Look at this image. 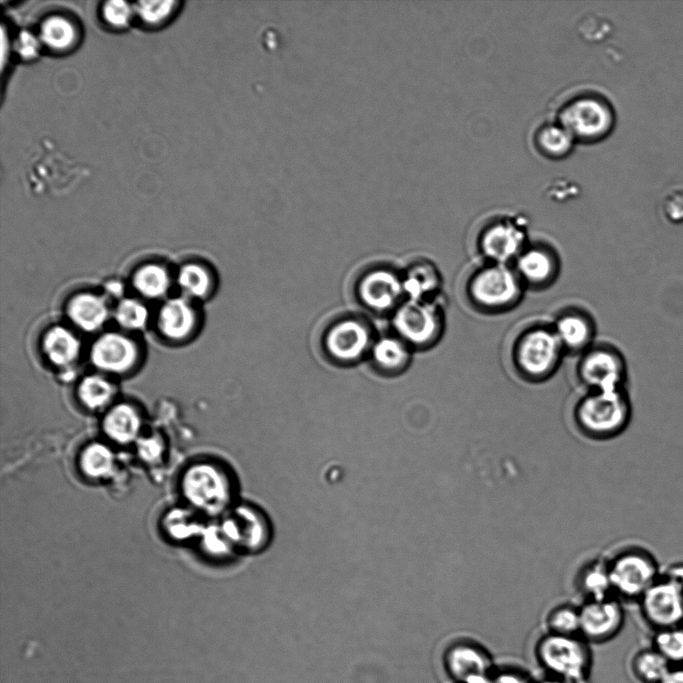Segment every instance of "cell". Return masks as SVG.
Instances as JSON below:
<instances>
[{
  "label": "cell",
  "instance_id": "obj_41",
  "mask_svg": "<svg viewBox=\"0 0 683 683\" xmlns=\"http://www.w3.org/2000/svg\"><path fill=\"white\" fill-rule=\"evenodd\" d=\"M161 449L160 442L154 438L145 439L140 445L142 456L152 458Z\"/></svg>",
  "mask_w": 683,
  "mask_h": 683
},
{
  "label": "cell",
  "instance_id": "obj_25",
  "mask_svg": "<svg viewBox=\"0 0 683 683\" xmlns=\"http://www.w3.org/2000/svg\"><path fill=\"white\" fill-rule=\"evenodd\" d=\"M141 425L140 417L134 407L121 403L106 414L103 429L106 435L118 443L134 440Z\"/></svg>",
  "mask_w": 683,
  "mask_h": 683
},
{
  "label": "cell",
  "instance_id": "obj_38",
  "mask_svg": "<svg viewBox=\"0 0 683 683\" xmlns=\"http://www.w3.org/2000/svg\"><path fill=\"white\" fill-rule=\"evenodd\" d=\"M132 16V8L124 1L114 0L103 6V17L110 25L121 28L126 26Z\"/></svg>",
  "mask_w": 683,
  "mask_h": 683
},
{
  "label": "cell",
  "instance_id": "obj_21",
  "mask_svg": "<svg viewBox=\"0 0 683 683\" xmlns=\"http://www.w3.org/2000/svg\"><path fill=\"white\" fill-rule=\"evenodd\" d=\"M196 315L191 305L183 298L167 300L160 308L157 326L163 336L170 340H182L193 330Z\"/></svg>",
  "mask_w": 683,
  "mask_h": 683
},
{
  "label": "cell",
  "instance_id": "obj_1",
  "mask_svg": "<svg viewBox=\"0 0 683 683\" xmlns=\"http://www.w3.org/2000/svg\"><path fill=\"white\" fill-rule=\"evenodd\" d=\"M566 355L549 319H531L515 328L507 345L513 373L527 383L552 378Z\"/></svg>",
  "mask_w": 683,
  "mask_h": 683
},
{
  "label": "cell",
  "instance_id": "obj_6",
  "mask_svg": "<svg viewBox=\"0 0 683 683\" xmlns=\"http://www.w3.org/2000/svg\"><path fill=\"white\" fill-rule=\"evenodd\" d=\"M530 239L524 215L497 212L484 217L476 226L473 248L481 261L512 265Z\"/></svg>",
  "mask_w": 683,
  "mask_h": 683
},
{
  "label": "cell",
  "instance_id": "obj_23",
  "mask_svg": "<svg viewBox=\"0 0 683 683\" xmlns=\"http://www.w3.org/2000/svg\"><path fill=\"white\" fill-rule=\"evenodd\" d=\"M81 343L76 335L64 326L49 328L42 338V349L55 366L66 367L79 356Z\"/></svg>",
  "mask_w": 683,
  "mask_h": 683
},
{
  "label": "cell",
  "instance_id": "obj_32",
  "mask_svg": "<svg viewBox=\"0 0 683 683\" xmlns=\"http://www.w3.org/2000/svg\"><path fill=\"white\" fill-rule=\"evenodd\" d=\"M80 466L87 476L104 478L113 470L114 457L109 448L103 444H90L81 454Z\"/></svg>",
  "mask_w": 683,
  "mask_h": 683
},
{
  "label": "cell",
  "instance_id": "obj_3",
  "mask_svg": "<svg viewBox=\"0 0 683 683\" xmlns=\"http://www.w3.org/2000/svg\"><path fill=\"white\" fill-rule=\"evenodd\" d=\"M572 135L576 143L605 140L616 127L617 114L611 99L600 89L578 87L556 100L551 115Z\"/></svg>",
  "mask_w": 683,
  "mask_h": 683
},
{
  "label": "cell",
  "instance_id": "obj_7",
  "mask_svg": "<svg viewBox=\"0 0 683 683\" xmlns=\"http://www.w3.org/2000/svg\"><path fill=\"white\" fill-rule=\"evenodd\" d=\"M398 337L412 349L426 350L442 339L446 330V309L442 298L405 299L393 313Z\"/></svg>",
  "mask_w": 683,
  "mask_h": 683
},
{
  "label": "cell",
  "instance_id": "obj_31",
  "mask_svg": "<svg viewBox=\"0 0 683 683\" xmlns=\"http://www.w3.org/2000/svg\"><path fill=\"white\" fill-rule=\"evenodd\" d=\"M546 632L559 635H580L579 606L570 603L552 608L545 618Z\"/></svg>",
  "mask_w": 683,
  "mask_h": 683
},
{
  "label": "cell",
  "instance_id": "obj_20",
  "mask_svg": "<svg viewBox=\"0 0 683 683\" xmlns=\"http://www.w3.org/2000/svg\"><path fill=\"white\" fill-rule=\"evenodd\" d=\"M405 299L427 300L442 298L443 278L430 260L414 262L402 275Z\"/></svg>",
  "mask_w": 683,
  "mask_h": 683
},
{
  "label": "cell",
  "instance_id": "obj_2",
  "mask_svg": "<svg viewBox=\"0 0 683 683\" xmlns=\"http://www.w3.org/2000/svg\"><path fill=\"white\" fill-rule=\"evenodd\" d=\"M526 291L512 265L481 260L466 270L460 282L464 303L488 316L512 311L520 305Z\"/></svg>",
  "mask_w": 683,
  "mask_h": 683
},
{
  "label": "cell",
  "instance_id": "obj_27",
  "mask_svg": "<svg viewBox=\"0 0 683 683\" xmlns=\"http://www.w3.org/2000/svg\"><path fill=\"white\" fill-rule=\"evenodd\" d=\"M629 666L631 674L640 683H660L671 667L651 645L636 651Z\"/></svg>",
  "mask_w": 683,
  "mask_h": 683
},
{
  "label": "cell",
  "instance_id": "obj_26",
  "mask_svg": "<svg viewBox=\"0 0 683 683\" xmlns=\"http://www.w3.org/2000/svg\"><path fill=\"white\" fill-rule=\"evenodd\" d=\"M412 348L400 337H384L371 347V355L375 364L386 371L399 372L406 368L411 360Z\"/></svg>",
  "mask_w": 683,
  "mask_h": 683
},
{
  "label": "cell",
  "instance_id": "obj_30",
  "mask_svg": "<svg viewBox=\"0 0 683 683\" xmlns=\"http://www.w3.org/2000/svg\"><path fill=\"white\" fill-rule=\"evenodd\" d=\"M114 395L112 384L99 375H89L78 386V397L89 409L97 410L106 406Z\"/></svg>",
  "mask_w": 683,
  "mask_h": 683
},
{
  "label": "cell",
  "instance_id": "obj_15",
  "mask_svg": "<svg viewBox=\"0 0 683 683\" xmlns=\"http://www.w3.org/2000/svg\"><path fill=\"white\" fill-rule=\"evenodd\" d=\"M185 497L195 506L205 510H218L229 498V484L223 473L213 465L197 464L190 467L183 477Z\"/></svg>",
  "mask_w": 683,
  "mask_h": 683
},
{
  "label": "cell",
  "instance_id": "obj_40",
  "mask_svg": "<svg viewBox=\"0 0 683 683\" xmlns=\"http://www.w3.org/2000/svg\"><path fill=\"white\" fill-rule=\"evenodd\" d=\"M16 50L23 58H32L38 53L39 41L32 33L23 31L16 40Z\"/></svg>",
  "mask_w": 683,
  "mask_h": 683
},
{
  "label": "cell",
  "instance_id": "obj_37",
  "mask_svg": "<svg viewBox=\"0 0 683 683\" xmlns=\"http://www.w3.org/2000/svg\"><path fill=\"white\" fill-rule=\"evenodd\" d=\"M528 671L515 665H496L487 683H534Z\"/></svg>",
  "mask_w": 683,
  "mask_h": 683
},
{
  "label": "cell",
  "instance_id": "obj_28",
  "mask_svg": "<svg viewBox=\"0 0 683 683\" xmlns=\"http://www.w3.org/2000/svg\"><path fill=\"white\" fill-rule=\"evenodd\" d=\"M132 284L142 296L159 298L167 292L170 278L164 267L149 263L137 269L133 275Z\"/></svg>",
  "mask_w": 683,
  "mask_h": 683
},
{
  "label": "cell",
  "instance_id": "obj_14",
  "mask_svg": "<svg viewBox=\"0 0 683 683\" xmlns=\"http://www.w3.org/2000/svg\"><path fill=\"white\" fill-rule=\"evenodd\" d=\"M549 320L566 355L578 356L597 341L595 318L583 306L565 305Z\"/></svg>",
  "mask_w": 683,
  "mask_h": 683
},
{
  "label": "cell",
  "instance_id": "obj_9",
  "mask_svg": "<svg viewBox=\"0 0 683 683\" xmlns=\"http://www.w3.org/2000/svg\"><path fill=\"white\" fill-rule=\"evenodd\" d=\"M613 595L621 601H636L661 574L655 556L646 548L630 546L608 560Z\"/></svg>",
  "mask_w": 683,
  "mask_h": 683
},
{
  "label": "cell",
  "instance_id": "obj_24",
  "mask_svg": "<svg viewBox=\"0 0 683 683\" xmlns=\"http://www.w3.org/2000/svg\"><path fill=\"white\" fill-rule=\"evenodd\" d=\"M576 587L584 600L615 597L612 592L608 560L593 559L584 564L577 573Z\"/></svg>",
  "mask_w": 683,
  "mask_h": 683
},
{
  "label": "cell",
  "instance_id": "obj_4",
  "mask_svg": "<svg viewBox=\"0 0 683 683\" xmlns=\"http://www.w3.org/2000/svg\"><path fill=\"white\" fill-rule=\"evenodd\" d=\"M632 416L633 405L627 388L584 390L572 408V419L578 431L599 441L622 434Z\"/></svg>",
  "mask_w": 683,
  "mask_h": 683
},
{
  "label": "cell",
  "instance_id": "obj_39",
  "mask_svg": "<svg viewBox=\"0 0 683 683\" xmlns=\"http://www.w3.org/2000/svg\"><path fill=\"white\" fill-rule=\"evenodd\" d=\"M662 211L668 221L683 222V190H673L662 201Z\"/></svg>",
  "mask_w": 683,
  "mask_h": 683
},
{
  "label": "cell",
  "instance_id": "obj_18",
  "mask_svg": "<svg viewBox=\"0 0 683 683\" xmlns=\"http://www.w3.org/2000/svg\"><path fill=\"white\" fill-rule=\"evenodd\" d=\"M90 359L100 370L122 373L131 369L138 359L136 344L123 334L108 332L98 337L90 349Z\"/></svg>",
  "mask_w": 683,
  "mask_h": 683
},
{
  "label": "cell",
  "instance_id": "obj_35",
  "mask_svg": "<svg viewBox=\"0 0 683 683\" xmlns=\"http://www.w3.org/2000/svg\"><path fill=\"white\" fill-rule=\"evenodd\" d=\"M117 323L131 330L143 328L148 321V310L135 299H123L119 302L114 313Z\"/></svg>",
  "mask_w": 683,
  "mask_h": 683
},
{
  "label": "cell",
  "instance_id": "obj_29",
  "mask_svg": "<svg viewBox=\"0 0 683 683\" xmlns=\"http://www.w3.org/2000/svg\"><path fill=\"white\" fill-rule=\"evenodd\" d=\"M77 32L73 24L62 16H52L40 28V39L49 48L65 50L76 40Z\"/></svg>",
  "mask_w": 683,
  "mask_h": 683
},
{
  "label": "cell",
  "instance_id": "obj_16",
  "mask_svg": "<svg viewBox=\"0 0 683 683\" xmlns=\"http://www.w3.org/2000/svg\"><path fill=\"white\" fill-rule=\"evenodd\" d=\"M368 326L356 318H344L333 323L324 336L328 355L343 363L359 360L372 347Z\"/></svg>",
  "mask_w": 683,
  "mask_h": 683
},
{
  "label": "cell",
  "instance_id": "obj_10",
  "mask_svg": "<svg viewBox=\"0 0 683 683\" xmlns=\"http://www.w3.org/2000/svg\"><path fill=\"white\" fill-rule=\"evenodd\" d=\"M637 603L653 632L683 625V584L663 571Z\"/></svg>",
  "mask_w": 683,
  "mask_h": 683
},
{
  "label": "cell",
  "instance_id": "obj_12",
  "mask_svg": "<svg viewBox=\"0 0 683 683\" xmlns=\"http://www.w3.org/2000/svg\"><path fill=\"white\" fill-rule=\"evenodd\" d=\"M526 290L550 288L561 273V256L547 240L531 238L512 264Z\"/></svg>",
  "mask_w": 683,
  "mask_h": 683
},
{
  "label": "cell",
  "instance_id": "obj_36",
  "mask_svg": "<svg viewBox=\"0 0 683 683\" xmlns=\"http://www.w3.org/2000/svg\"><path fill=\"white\" fill-rule=\"evenodd\" d=\"M174 1H141L135 4V11L149 24L163 22L172 12Z\"/></svg>",
  "mask_w": 683,
  "mask_h": 683
},
{
  "label": "cell",
  "instance_id": "obj_17",
  "mask_svg": "<svg viewBox=\"0 0 683 683\" xmlns=\"http://www.w3.org/2000/svg\"><path fill=\"white\" fill-rule=\"evenodd\" d=\"M357 290L361 303L376 312L395 310L405 300L402 275L386 268L364 274Z\"/></svg>",
  "mask_w": 683,
  "mask_h": 683
},
{
  "label": "cell",
  "instance_id": "obj_42",
  "mask_svg": "<svg viewBox=\"0 0 683 683\" xmlns=\"http://www.w3.org/2000/svg\"><path fill=\"white\" fill-rule=\"evenodd\" d=\"M660 683H683V664L671 666Z\"/></svg>",
  "mask_w": 683,
  "mask_h": 683
},
{
  "label": "cell",
  "instance_id": "obj_19",
  "mask_svg": "<svg viewBox=\"0 0 683 683\" xmlns=\"http://www.w3.org/2000/svg\"><path fill=\"white\" fill-rule=\"evenodd\" d=\"M530 144L539 156L561 160L570 155L577 143L568 130L550 116L533 127Z\"/></svg>",
  "mask_w": 683,
  "mask_h": 683
},
{
  "label": "cell",
  "instance_id": "obj_43",
  "mask_svg": "<svg viewBox=\"0 0 683 683\" xmlns=\"http://www.w3.org/2000/svg\"><path fill=\"white\" fill-rule=\"evenodd\" d=\"M534 683H567V682L560 680L558 678L552 677V676L543 675L541 678L535 679Z\"/></svg>",
  "mask_w": 683,
  "mask_h": 683
},
{
  "label": "cell",
  "instance_id": "obj_13",
  "mask_svg": "<svg viewBox=\"0 0 683 683\" xmlns=\"http://www.w3.org/2000/svg\"><path fill=\"white\" fill-rule=\"evenodd\" d=\"M579 610L580 636L590 644L609 642L624 627V607L622 601L616 597L584 600Z\"/></svg>",
  "mask_w": 683,
  "mask_h": 683
},
{
  "label": "cell",
  "instance_id": "obj_8",
  "mask_svg": "<svg viewBox=\"0 0 683 683\" xmlns=\"http://www.w3.org/2000/svg\"><path fill=\"white\" fill-rule=\"evenodd\" d=\"M575 375L583 390L627 388L629 369L626 356L617 345L597 340L577 356Z\"/></svg>",
  "mask_w": 683,
  "mask_h": 683
},
{
  "label": "cell",
  "instance_id": "obj_34",
  "mask_svg": "<svg viewBox=\"0 0 683 683\" xmlns=\"http://www.w3.org/2000/svg\"><path fill=\"white\" fill-rule=\"evenodd\" d=\"M177 281L183 292L192 297H204L212 285L208 270L197 263L183 265L179 270Z\"/></svg>",
  "mask_w": 683,
  "mask_h": 683
},
{
  "label": "cell",
  "instance_id": "obj_11",
  "mask_svg": "<svg viewBox=\"0 0 683 683\" xmlns=\"http://www.w3.org/2000/svg\"><path fill=\"white\" fill-rule=\"evenodd\" d=\"M445 674L453 683H487L496 667L490 651L470 638H458L441 656Z\"/></svg>",
  "mask_w": 683,
  "mask_h": 683
},
{
  "label": "cell",
  "instance_id": "obj_33",
  "mask_svg": "<svg viewBox=\"0 0 683 683\" xmlns=\"http://www.w3.org/2000/svg\"><path fill=\"white\" fill-rule=\"evenodd\" d=\"M651 646L671 666L683 664V625L654 631Z\"/></svg>",
  "mask_w": 683,
  "mask_h": 683
},
{
  "label": "cell",
  "instance_id": "obj_5",
  "mask_svg": "<svg viewBox=\"0 0 683 683\" xmlns=\"http://www.w3.org/2000/svg\"><path fill=\"white\" fill-rule=\"evenodd\" d=\"M533 653L544 675L567 683H590L593 652L580 635L545 632L536 640Z\"/></svg>",
  "mask_w": 683,
  "mask_h": 683
},
{
  "label": "cell",
  "instance_id": "obj_22",
  "mask_svg": "<svg viewBox=\"0 0 683 683\" xmlns=\"http://www.w3.org/2000/svg\"><path fill=\"white\" fill-rule=\"evenodd\" d=\"M108 314L104 298L93 293L76 294L67 305V315L71 322L86 332H93L102 327Z\"/></svg>",
  "mask_w": 683,
  "mask_h": 683
}]
</instances>
